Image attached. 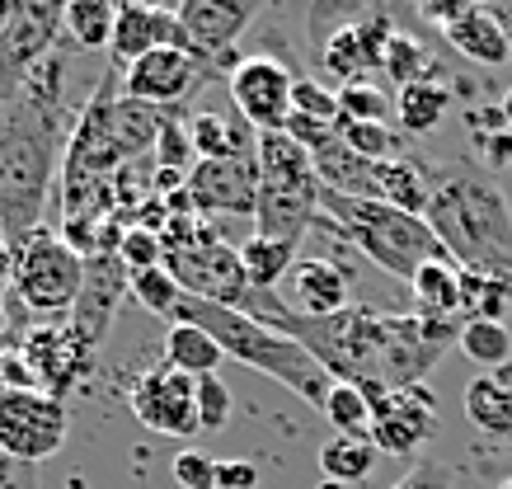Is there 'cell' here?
<instances>
[{"label": "cell", "mask_w": 512, "mask_h": 489, "mask_svg": "<svg viewBox=\"0 0 512 489\" xmlns=\"http://www.w3.org/2000/svg\"><path fill=\"white\" fill-rule=\"evenodd\" d=\"M508 311H512V278L461 269V325H470V320L508 325Z\"/></svg>", "instance_id": "83f0119b"}, {"label": "cell", "mask_w": 512, "mask_h": 489, "mask_svg": "<svg viewBox=\"0 0 512 489\" xmlns=\"http://www.w3.org/2000/svg\"><path fill=\"white\" fill-rule=\"evenodd\" d=\"M231 99L240 109V123L254 127V132H287V118H292V85L296 71L282 66L278 57H240L231 66Z\"/></svg>", "instance_id": "8fae6325"}, {"label": "cell", "mask_w": 512, "mask_h": 489, "mask_svg": "<svg viewBox=\"0 0 512 489\" xmlns=\"http://www.w3.org/2000/svg\"><path fill=\"white\" fill-rule=\"evenodd\" d=\"M461 405H466V419L480 428V433H489V438H512V367L470 377Z\"/></svg>", "instance_id": "44dd1931"}, {"label": "cell", "mask_w": 512, "mask_h": 489, "mask_svg": "<svg viewBox=\"0 0 512 489\" xmlns=\"http://www.w3.org/2000/svg\"><path fill=\"white\" fill-rule=\"evenodd\" d=\"M132 301H137V306H146L151 316L174 320V311H179V301H184V287L174 283L170 269L160 264V269L132 273Z\"/></svg>", "instance_id": "d590c367"}, {"label": "cell", "mask_w": 512, "mask_h": 489, "mask_svg": "<svg viewBox=\"0 0 512 489\" xmlns=\"http://www.w3.org/2000/svg\"><path fill=\"white\" fill-rule=\"evenodd\" d=\"M156 156L165 174H188L198 160H193V142H188V127L179 118H160V137H156Z\"/></svg>", "instance_id": "f35d334b"}, {"label": "cell", "mask_w": 512, "mask_h": 489, "mask_svg": "<svg viewBox=\"0 0 512 489\" xmlns=\"http://www.w3.org/2000/svg\"><path fill=\"white\" fill-rule=\"evenodd\" d=\"M57 160V109L19 104L10 127L0 132V231L19 250L38 231Z\"/></svg>", "instance_id": "277c9868"}, {"label": "cell", "mask_w": 512, "mask_h": 489, "mask_svg": "<svg viewBox=\"0 0 512 489\" xmlns=\"http://www.w3.org/2000/svg\"><path fill=\"white\" fill-rule=\"evenodd\" d=\"M414 301H419V316H433V320H461V269L451 259H433L423 264L414 278Z\"/></svg>", "instance_id": "484cf974"}, {"label": "cell", "mask_w": 512, "mask_h": 489, "mask_svg": "<svg viewBox=\"0 0 512 489\" xmlns=\"http://www.w3.org/2000/svg\"><path fill=\"white\" fill-rule=\"evenodd\" d=\"M90 348L80 344L76 334H71V325H57V330H33L29 344H24V363H29L33 381H38V391L57 395L62 400L71 386H76L80 377H85V367H90Z\"/></svg>", "instance_id": "d6986e66"}, {"label": "cell", "mask_w": 512, "mask_h": 489, "mask_svg": "<svg viewBox=\"0 0 512 489\" xmlns=\"http://www.w3.org/2000/svg\"><path fill=\"white\" fill-rule=\"evenodd\" d=\"M475 146H480V156L489 170H512V132L503 127V132H489V137H475Z\"/></svg>", "instance_id": "7bdbcfd3"}, {"label": "cell", "mask_w": 512, "mask_h": 489, "mask_svg": "<svg viewBox=\"0 0 512 489\" xmlns=\"http://www.w3.org/2000/svg\"><path fill=\"white\" fill-rule=\"evenodd\" d=\"M494 10V19L503 24V33H508V43H512V0H498V5H489Z\"/></svg>", "instance_id": "7dc6e473"}, {"label": "cell", "mask_w": 512, "mask_h": 489, "mask_svg": "<svg viewBox=\"0 0 512 489\" xmlns=\"http://www.w3.org/2000/svg\"><path fill=\"white\" fill-rule=\"evenodd\" d=\"M381 76H390L395 85H414V80H428L433 66H428V48L419 38H409L404 29H395V38L386 43V57H381Z\"/></svg>", "instance_id": "d6a6232c"}, {"label": "cell", "mask_w": 512, "mask_h": 489, "mask_svg": "<svg viewBox=\"0 0 512 489\" xmlns=\"http://www.w3.org/2000/svg\"><path fill=\"white\" fill-rule=\"evenodd\" d=\"M315 217H320V179H296V184L259 179V203H254L259 236L301 245V236L315 226Z\"/></svg>", "instance_id": "e0dca14e"}, {"label": "cell", "mask_w": 512, "mask_h": 489, "mask_svg": "<svg viewBox=\"0 0 512 489\" xmlns=\"http://www.w3.org/2000/svg\"><path fill=\"white\" fill-rule=\"evenodd\" d=\"M231 410H235V400H231V386L212 372V377H198V424L207 428V433H217V428L231 424Z\"/></svg>", "instance_id": "ab89813d"}, {"label": "cell", "mask_w": 512, "mask_h": 489, "mask_svg": "<svg viewBox=\"0 0 512 489\" xmlns=\"http://www.w3.org/2000/svg\"><path fill=\"white\" fill-rule=\"evenodd\" d=\"M456 348L466 353L470 363L489 367V372L512 367V330L498 325V320H470V325H461V344Z\"/></svg>", "instance_id": "1f68e13d"}, {"label": "cell", "mask_w": 512, "mask_h": 489, "mask_svg": "<svg viewBox=\"0 0 512 489\" xmlns=\"http://www.w3.org/2000/svg\"><path fill=\"white\" fill-rule=\"evenodd\" d=\"M132 297V273H127V264L118 259V250H99L85 259V287H80V301L76 311H71V334H76L80 344L99 348L104 344V334H109L113 316H118V306Z\"/></svg>", "instance_id": "7c38bea8"}, {"label": "cell", "mask_w": 512, "mask_h": 489, "mask_svg": "<svg viewBox=\"0 0 512 489\" xmlns=\"http://www.w3.org/2000/svg\"><path fill=\"white\" fill-rule=\"evenodd\" d=\"M498 489H512V475H508V480H503V485H498Z\"/></svg>", "instance_id": "816d5d0a"}, {"label": "cell", "mask_w": 512, "mask_h": 489, "mask_svg": "<svg viewBox=\"0 0 512 489\" xmlns=\"http://www.w3.org/2000/svg\"><path fill=\"white\" fill-rule=\"evenodd\" d=\"M66 405L57 395L38 391H0V457L15 466H33L47 461L52 452H62L66 442Z\"/></svg>", "instance_id": "ba28073f"}, {"label": "cell", "mask_w": 512, "mask_h": 489, "mask_svg": "<svg viewBox=\"0 0 512 489\" xmlns=\"http://www.w3.org/2000/svg\"><path fill=\"white\" fill-rule=\"evenodd\" d=\"M165 269L184 297L217 301V306H235L245 311V301L254 297L240 269V250L217 236V226H207V217H170L165 221Z\"/></svg>", "instance_id": "5b68a950"}, {"label": "cell", "mask_w": 512, "mask_h": 489, "mask_svg": "<svg viewBox=\"0 0 512 489\" xmlns=\"http://www.w3.org/2000/svg\"><path fill=\"white\" fill-rule=\"evenodd\" d=\"M334 424V438H372V400L357 391L353 381H334L325 410H320Z\"/></svg>", "instance_id": "4dcf8cb0"}, {"label": "cell", "mask_w": 512, "mask_h": 489, "mask_svg": "<svg viewBox=\"0 0 512 489\" xmlns=\"http://www.w3.org/2000/svg\"><path fill=\"white\" fill-rule=\"evenodd\" d=\"M376 452L367 438H329L320 447V471L325 480H339V485H357V480H367L376 471Z\"/></svg>", "instance_id": "f546056e"}, {"label": "cell", "mask_w": 512, "mask_h": 489, "mask_svg": "<svg viewBox=\"0 0 512 489\" xmlns=\"http://www.w3.org/2000/svg\"><path fill=\"white\" fill-rule=\"evenodd\" d=\"M395 104L381 85L372 80H357V85H339V127L343 123H386Z\"/></svg>", "instance_id": "e575fe53"}, {"label": "cell", "mask_w": 512, "mask_h": 489, "mask_svg": "<svg viewBox=\"0 0 512 489\" xmlns=\"http://www.w3.org/2000/svg\"><path fill=\"white\" fill-rule=\"evenodd\" d=\"M62 29L76 48H113V29H118V5L113 0H71L62 5Z\"/></svg>", "instance_id": "4316f807"}, {"label": "cell", "mask_w": 512, "mask_h": 489, "mask_svg": "<svg viewBox=\"0 0 512 489\" xmlns=\"http://www.w3.org/2000/svg\"><path fill=\"white\" fill-rule=\"evenodd\" d=\"M282 297L278 301L282 311H292L301 320H325V316H339L353 306V287H348V273L325 259V254H301L282 283Z\"/></svg>", "instance_id": "2e32d148"}, {"label": "cell", "mask_w": 512, "mask_h": 489, "mask_svg": "<svg viewBox=\"0 0 512 489\" xmlns=\"http://www.w3.org/2000/svg\"><path fill=\"white\" fill-rule=\"evenodd\" d=\"M221 363H226V353H221L217 339L207 330L188 325V320H174L170 330H165V367L198 381V377H212Z\"/></svg>", "instance_id": "d4e9b609"}, {"label": "cell", "mask_w": 512, "mask_h": 489, "mask_svg": "<svg viewBox=\"0 0 512 489\" xmlns=\"http://www.w3.org/2000/svg\"><path fill=\"white\" fill-rule=\"evenodd\" d=\"M451 99L456 95H451L447 80H437V76L414 80V85H404L400 95H395V118H400V127L409 137H428L451 113Z\"/></svg>", "instance_id": "603a6c76"}, {"label": "cell", "mask_w": 512, "mask_h": 489, "mask_svg": "<svg viewBox=\"0 0 512 489\" xmlns=\"http://www.w3.org/2000/svg\"><path fill=\"white\" fill-rule=\"evenodd\" d=\"M184 193L198 217H207V212L254 217V203H259V165H254V156L198 160V165L188 170Z\"/></svg>", "instance_id": "5bb4252c"}, {"label": "cell", "mask_w": 512, "mask_h": 489, "mask_svg": "<svg viewBox=\"0 0 512 489\" xmlns=\"http://www.w3.org/2000/svg\"><path fill=\"white\" fill-rule=\"evenodd\" d=\"M10 15H15V0H0V33H5V24H10Z\"/></svg>", "instance_id": "c3c4849f"}, {"label": "cell", "mask_w": 512, "mask_h": 489, "mask_svg": "<svg viewBox=\"0 0 512 489\" xmlns=\"http://www.w3.org/2000/svg\"><path fill=\"white\" fill-rule=\"evenodd\" d=\"M174 19H179V29H184L198 62L235 66V38L259 19V5L254 0H184V5H174Z\"/></svg>", "instance_id": "9a60e30c"}, {"label": "cell", "mask_w": 512, "mask_h": 489, "mask_svg": "<svg viewBox=\"0 0 512 489\" xmlns=\"http://www.w3.org/2000/svg\"><path fill=\"white\" fill-rule=\"evenodd\" d=\"M339 137L348 151H357L362 160H376V165H386V160H400L404 156V142L400 132L390 123H343Z\"/></svg>", "instance_id": "836d02e7"}, {"label": "cell", "mask_w": 512, "mask_h": 489, "mask_svg": "<svg viewBox=\"0 0 512 489\" xmlns=\"http://www.w3.org/2000/svg\"><path fill=\"white\" fill-rule=\"evenodd\" d=\"M217 489H259V471L249 461H217Z\"/></svg>", "instance_id": "f6af8a7d"}, {"label": "cell", "mask_w": 512, "mask_h": 489, "mask_svg": "<svg viewBox=\"0 0 512 489\" xmlns=\"http://www.w3.org/2000/svg\"><path fill=\"white\" fill-rule=\"evenodd\" d=\"M442 38L475 66H508V57H512L508 33H503V24L494 19L489 5H470L451 29H442Z\"/></svg>", "instance_id": "ffe728a7"}, {"label": "cell", "mask_w": 512, "mask_h": 489, "mask_svg": "<svg viewBox=\"0 0 512 489\" xmlns=\"http://www.w3.org/2000/svg\"><path fill=\"white\" fill-rule=\"evenodd\" d=\"M118 80H123V95L146 104V109H174L207 80V62L179 48H156L137 57Z\"/></svg>", "instance_id": "4fadbf2b"}, {"label": "cell", "mask_w": 512, "mask_h": 489, "mask_svg": "<svg viewBox=\"0 0 512 489\" xmlns=\"http://www.w3.org/2000/svg\"><path fill=\"white\" fill-rule=\"evenodd\" d=\"M174 480H179V489H217V461L198 447H184L174 457Z\"/></svg>", "instance_id": "60d3db41"}, {"label": "cell", "mask_w": 512, "mask_h": 489, "mask_svg": "<svg viewBox=\"0 0 512 489\" xmlns=\"http://www.w3.org/2000/svg\"><path fill=\"white\" fill-rule=\"evenodd\" d=\"M315 226H325L334 236H343L362 259H372L381 273L409 283L423 264L447 259L442 240L433 236V226L423 217H409L390 203H367V198H343V193L320 189V217Z\"/></svg>", "instance_id": "3957f363"}, {"label": "cell", "mask_w": 512, "mask_h": 489, "mask_svg": "<svg viewBox=\"0 0 512 489\" xmlns=\"http://www.w3.org/2000/svg\"><path fill=\"white\" fill-rule=\"evenodd\" d=\"M15 287L29 311L71 320V311H76V301H80V287H85V259L52 226H38L15 250Z\"/></svg>", "instance_id": "52a82bcc"}, {"label": "cell", "mask_w": 512, "mask_h": 489, "mask_svg": "<svg viewBox=\"0 0 512 489\" xmlns=\"http://www.w3.org/2000/svg\"><path fill=\"white\" fill-rule=\"evenodd\" d=\"M428 226L456 269L512 278V207L494 179L470 170L433 174Z\"/></svg>", "instance_id": "6da1fadb"}, {"label": "cell", "mask_w": 512, "mask_h": 489, "mask_svg": "<svg viewBox=\"0 0 512 489\" xmlns=\"http://www.w3.org/2000/svg\"><path fill=\"white\" fill-rule=\"evenodd\" d=\"M240 250V269H245V283L249 292H259V297H273L282 283H287V273H292V264L301 259L296 254V245H287V240H268V236H245V245H235Z\"/></svg>", "instance_id": "7402d4cb"}, {"label": "cell", "mask_w": 512, "mask_h": 489, "mask_svg": "<svg viewBox=\"0 0 512 489\" xmlns=\"http://www.w3.org/2000/svg\"><path fill=\"white\" fill-rule=\"evenodd\" d=\"M127 405L141 424L160 433V438H193L202 433L198 424V381L174 372V367H146L132 377V391H127Z\"/></svg>", "instance_id": "30bf717a"}, {"label": "cell", "mask_w": 512, "mask_h": 489, "mask_svg": "<svg viewBox=\"0 0 512 489\" xmlns=\"http://www.w3.org/2000/svg\"><path fill=\"white\" fill-rule=\"evenodd\" d=\"M320 489H348V485H339V480H320Z\"/></svg>", "instance_id": "f907efd6"}, {"label": "cell", "mask_w": 512, "mask_h": 489, "mask_svg": "<svg viewBox=\"0 0 512 489\" xmlns=\"http://www.w3.org/2000/svg\"><path fill=\"white\" fill-rule=\"evenodd\" d=\"M292 113H301V118H311V123L334 127V132H339V90H325L315 76H296Z\"/></svg>", "instance_id": "8d00e7d4"}, {"label": "cell", "mask_w": 512, "mask_h": 489, "mask_svg": "<svg viewBox=\"0 0 512 489\" xmlns=\"http://www.w3.org/2000/svg\"><path fill=\"white\" fill-rule=\"evenodd\" d=\"M174 320H188V325H198L217 339V348L235 363L254 367V372H264L268 381H278L287 386L292 395H301L306 405L315 410H325L329 391H334V377H329L325 367L315 363L306 348L278 334L273 325L264 320H254L249 311H235V306H217V301H198V297H184L179 301V311ZM170 320V325H174Z\"/></svg>", "instance_id": "7a4b0ae2"}, {"label": "cell", "mask_w": 512, "mask_h": 489, "mask_svg": "<svg viewBox=\"0 0 512 489\" xmlns=\"http://www.w3.org/2000/svg\"><path fill=\"white\" fill-rule=\"evenodd\" d=\"M381 203L428 221V207H433V170H423L414 156L386 160V165H381Z\"/></svg>", "instance_id": "cb8c5ba5"}, {"label": "cell", "mask_w": 512, "mask_h": 489, "mask_svg": "<svg viewBox=\"0 0 512 489\" xmlns=\"http://www.w3.org/2000/svg\"><path fill=\"white\" fill-rule=\"evenodd\" d=\"M57 33H62V5L19 0L5 33H0V104L19 99L24 80L57 52Z\"/></svg>", "instance_id": "9c48e42d"}, {"label": "cell", "mask_w": 512, "mask_h": 489, "mask_svg": "<svg viewBox=\"0 0 512 489\" xmlns=\"http://www.w3.org/2000/svg\"><path fill=\"white\" fill-rule=\"evenodd\" d=\"M15 287V250L5 245V236H0V297Z\"/></svg>", "instance_id": "bcb514c9"}, {"label": "cell", "mask_w": 512, "mask_h": 489, "mask_svg": "<svg viewBox=\"0 0 512 489\" xmlns=\"http://www.w3.org/2000/svg\"><path fill=\"white\" fill-rule=\"evenodd\" d=\"M118 259L127 264V273H146L165 264V236L151 226H123L118 236Z\"/></svg>", "instance_id": "74e56055"}, {"label": "cell", "mask_w": 512, "mask_h": 489, "mask_svg": "<svg viewBox=\"0 0 512 489\" xmlns=\"http://www.w3.org/2000/svg\"><path fill=\"white\" fill-rule=\"evenodd\" d=\"M395 29L400 24L386 5H315L311 10L315 57L329 76H339V85H357L372 71H381Z\"/></svg>", "instance_id": "8992f818"}, {"label": "cell", "mask_w": 512, "mask_h": 489, "mask_svg": "<svg viewBox=\"0 0 512 489\" xmlns=\"http://www.w3.org/2000/svg\"><path fill=\"white\" fill-rule=\"evenodd\" d=\"M470 5H475V0H423L419 19H428V24H437V29H451V24L466 15Z\"/></svg>", "instance_id": "ee69618b"}, {"label": "cell", "mask_w": 512, "mask_h": 489, "mask_svg": "<svg viewBox=\"0 0 512 489\" xmlns=\"http://www.w3.org/2000/svg\"><path fill=\"white\" fill-rule=\"evenodd\" d=\"M390 489H456V471H451L447 461L428 457V461H419V466H409Z\"/></svg>", "instance_id": "b9f144b4"}, {"label": "cell", "mask_w": 512, "mask_h": 489, "mask_svg": "<svg viewBox=\"0 0 512 489\" xmlns=\"http://www.w3.org/2000/svg\"><path fill=\"white\" fill-rule=\"evenodd\" d=\"M188 142L198 160H231V156H254L245 137V123H231L221 113H193L188 118Z\"/></svg>", "instance_id": "f1b7e54d"}, {"label": "cell", "mask_w": 512, "mask_h": 489, "mask_svg": "<svg viewBox=\"0 0 512 489\" xmlns=\"http://www.w3.org/2000/svg\"><path fill=\"white\" fill-rule=\"evenodd\" d=\"M498 109H503V123H508V132H512V85H508V95H503V104H498Z\"/></svg>", "instance_id": "681fc988"}, {"label": "cell", "mask_w": 512, "mask_h": 489, "mask_svg": "<svg viewBox=\"0 0 512 489\" xmlns=\"http://www.w3.org/2000/svg\"><path fill=\"white\" fill-rule=\"evenodd\" d=\"M156 48L193 52L170 5H141V0L118 5V29H113V48H109L113 52V71L123 76L137 57H146V52H156Z\"/></svg>", "instance_id": "ac0fdd59"}]
</instances>
